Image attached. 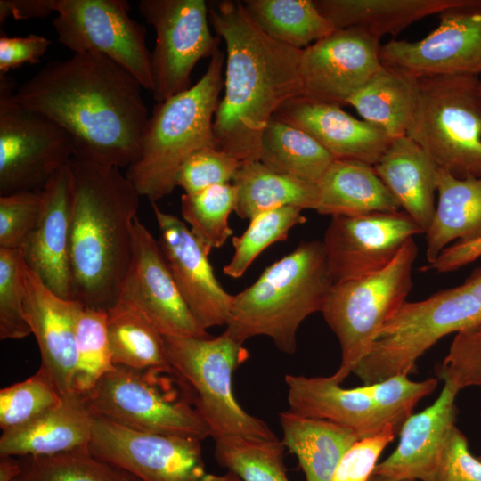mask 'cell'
Returning a JSON list of instances; mask_svg holds the SVG:
<instances>
[{
	"label": "cell",
	"instance_id": "obj_42",
	"mask_svg": "<svg viewBox=\"0 0 481 481\" xmlns=\"http://www.w3.org/2000/svg\"><path fill=\"white\" fill-rule=\"evenodd\" d=\"M29 267L20 249L0 248V339L31 334L24 304Z\"/></svg>",
	"mask_w": 481,
	"mask_h": 481
},
{
	"label": "cell",
	"instance_id": "obj_44",
	"mask_svg": "<svg viewBox=\"0 0 481 481\" xmlns=\"http://www.w3.org/2000/svg\"><path fill=\"white\" fill-rule=\"evenodd\" d=\"M241 163L218 147L201 149L180 167L175 187L182 188L185 194H194L214 185L232 183Z\"/></svg>",
	"mask_w": 481,
	"mask_h": 481
},
{
	"label": "cell",
	"instance_id": "obj_38",
	"mask_svg": "<svg viewBox=\"0 0 481 481\" xmlns=\"http://www.w3.org/2000/svg\"><path fill=\"white\" fill-rule=\"evenodd\" d=\"M108 310L84 306L76 324L77 363L72 390L87 396L115 367L108 338Z\"/></svg>",
	"mask_w": 481,
	"mask_h": 481
},
{
	"label": "cell",
	"instance_id": "obj_43",
	"mask_svg": "<svg viewBox=\"0 0 481 481\" xmlns=\"http://www.w3.org/2000/svg\"><path fill=\"white\" fill-rule=\"evenodd\" d=\"M436 386L435 378L412 381L406 375H395L359 388L371 400L385 423L391 424L399 434L416 404L432 394Z\"/></svg>",
	"mask_w": 481,
	"mask_h": 481
},
{
	"label": "cell",
	"instance_id": "obj_16",
	"mask_svg": "<svg viewBox=\"0 0 481 481\" xmlns=\"http://www.w3.org/2000/svg\"><path fill=\"white\" fill-rule=\"evenodd\" d=\"M422 233L403 210L332 216L322 241L334 284L383 269L409 240Z\"/></svg>",
	"mask_w": 481,
	"mask_h": 481
},
{
	"label": "cell",
	"instance_id": "obj_23",
	"mask_svg": "<svg viewBox=\"0 0 481 481\" xmlns=\"http://www.w3.org/2000/svg\"><path fill=\"white\" fill-rule=\"evenodd\" d=\"M459 389L448 381L436 400L412 414L402 427L395 450L372 474L395 480L430 481L450 429L455 425Z\"/></svg>",
	"mask_w": 481,
	"mask_h": 481
},
{
	"label": "cell",
	"instance_id": "obj_5",
	"mask_svg": "<svg viewBox=\"0 0 481 481\" xmlns=\"http://www.w3.org/2000/svg\"><path fill=\"white\" fill-rule=\"evenodd\" d=\"M210 58L194 85L156 104L139 158L126 169L128 180L151 203L173 192L176 173L190 156L201 149L218 147L213 124L224 87L225 54L218 49Z\"/></svg>",
	"mask_w": 481,
	"mask_h": 481
},
{
	"label": "cell",
	"instance_id": "obj_35",
	"mask_svg": "<svg viewBox=\"0 0 481 481\" xmlns=\"http://www.w3.org/2000/svg\"><path fill=\"white\" fill-rule=\"evenodd\" d=\"M255 22L274 38L299 50L336 30L312 0H246Z\"/></svg>",
	"mask_w": 481,
	"mask_h": 481
},
{
	"label": "cell",
	"instance_id": "obj_51",
	"mask_svg": "<svg viewBox=\"0 0 481 481\" xmlns=\"http://www.w3.org/2000/svg\"><path fill=\"white\" fill-rule=\"evenodd\" d=\"M57 0H0V23L8 18H45L56 12Z\"/></svg>",
	"mask_w": 481,
	"mask_h": 481
},
{
	"label": "cell",
	"instance_id": "obj_37",
	"mask_svg": "<svg viewBox=\"0 0 481 481\" xmlns=\"http://www.w3.org/2000/svg\"><path fill=\"white\" fill-rule=\"evenodd\" d=\"M215 456L219 465L241 481H289L281 441L239 436L217 439Z\"/></svg>",
	"mask_w": 481,
	"mask_h": 481
},
{
	"label": "cell",
	"instance_id": "obj_52",
	"mask_svg": "<svg viewBox=\"0 0 481 481\" xmlns=\"http://www.w3.org/2000/svg\"><path fill=\"white\" fill-rule=\"evenodd\" d=\"M20 471L18 457L0 455V481H12Z\"/></svg>",
	"mask_w": 481,
	"mask_h": 481
},
{
	"label": "cell",
	"instance_id": "obj_30",
	"mask_svg": "<svg viewBox=\"0 0 481 481\" xmlns=\"http://www.w3.org/2000/svg\"><path fill=\"white\" fill-rule=\"evenodd\" d=\"M281 443L296 455L306 481H331L350 446L361 439L352 429L289 411L279 414Z\"/></svg>",
	"mask_w": 481,
	"mask_h": 481
},
{
	"label": "cell",
	"instance_id": "obj_48",
	"mask_svg": "<svg viewBox=\"0 0 481 481\" xmlns=\"http://www.w3.org/2000/svg\"><path fill=\"white\" fill-rule=\"evenodd\" d=\"M430 481H481V461L469 452L468 439L456 425L448 433Z\"/></svg>",
	"mask_w": 481,
	"mask_h": 481
},
{
	"label": "cell",
	"instance_id": "obj_18",
	"mask_svg": "<svg viewBox=\"0 0 481 481\" xmlns=\"http://www.w3.org/2000/svg\"><path fill=\"white\" fill-rule=\"evenodd\" d=\"M379 40L361 29L348 28L336 29L303 49L302 97L347 105L382 66Z\"/></svg>",
	"mask_w": 481,
	"mask_h": 481
},
{
	"label": "cell",
	"instance_id": "obj_8",
	"mask_svg": "<svg viewBox=\"0 0 481 481\" xmlns=\"http://www.w3.org/2000/svg\"><path fill=\"white\" fill-rule=\"evenodd\" d=\"M480 322L481 304L461 285L406 301L378 331L353 373L364 385L408 376L439 339Z\"/></svg>",
	"mask_w": 481,
	"mask_h": 481
},
{
	"label": "cell",
	"instance_id": "obj_13",
	"mask_svg": "<svg viewBox=\"0 0 481 481\" xmlns=\"http://www.w3.org/2000/svg\"><path fill=\"white\" fill-rule=\"evenodd\" d=\"M138 8L156 33L151 93L157 103L188 89L198 61L218 50L204 0H141Z\"/></svg>",
	"mask_w": 481,
	"mask_h": 481
},
{
	"label": "cell",
	"instance_id": "obj_2",
	"mask_svg": "<svg viewBox=\"0 0 481 481\" xmlns=\"http://www.w3.org/2000/svg\"><path fill=\"white\" fill-rule=\"evenodd\" d=\"M208 5L209 22L226 49L224 94L213 124L217 146L240 162L259 160L270 119L285 103L303 95L302 50L263 30L242 1Z\"/></svg>",
	"mask_w": 481,
	"mask_h": 481
},
{
	"label": "cell",
	"instance_id": "obj_9",
	"mask_svg": "<svg viewBox=\"0 0 481 481\" xmlns=\"http://www.w3.org/2000/svg\"><path fill=\"white\" fill-rule=\"evenodd\" d=\"M417 255L411 239L383 269L333 284L321 313L341 349L339 367L331 375L338 383L353 373L378 331L407 301Z\"/></svg>",
	"mask_w": 481,
	"mask_h": 481
},
{
	"label": "cell",
	"instance_id": "obj_26",
	"mask_svg": "<svg viewBox=\"0 0 481 481\" xmlns=\"http://www.w3.org/2000/svg\"><path fill=\"white\" fill-rule=\"evenodd\" d=\"M401 209L425 232L436 210L439 167L407 135L393 138L373 166Z\"/></svg>",
	"mask_w": 481,
	"mask_h": 481
},
{
	"label": "cell",
	"instance_id": "obj_41",
	"mask_svg": "<svg viewBox=\"0 0 481 481\" xmlns=\"http://www.w3.org/2000/svg\"><path fill=\"white\" fill-rule=\"evenodd\" d=\"M62 395L42 367L24 381L0 390V428L25 425L58 406Z\"/></svg>",
	"mask_w": 481,
	"mask_h": 481
},
{
	"label": "cell",
	"instance_id": "obj_36",
	"mask_svg": "<svg viewBox=\"0 0 481 481\" xmlns=\"http://www.w3.org/2000/svg\"><path fill=\"white\" fill-rule=\"evenodd\" d=\"M18 458L20 471L12 481H141L96 458L88 448Z\"/></svg>",
	"mask_w": 481,
	"mask_h": 481
},
{
	"label": "cell",
	"instance_id": "obj_39",
	"mask_svg": "<svg viewBox=\"0 0 481 481\" xmlns=\"http://www.w3.org/2000/svg\"><path fill=\"white\" fill-rule=\"evenodd\" d=\"M237 189L232 183L217 184L181 197V214L192 232L205 245L221 248L232 235L228 218L234 211Z\"/></svg>",
	"mask_w": 481,
	"mask_h": 481
},
{
	"label": "cell",
	"instance_id": "obj_29",
	"mask_svg": "<svg viewBox=\"0 0 481 481\" xmlns=\"http://www.w3.org/2000/svg\"><path fill=\"white\" fill-rule=\"evenodd\" d=\"M472 0H315L336 29L357 28L380 39L397 35L427 16L467 5Z\"/></svg>",
	"mask_w": 481,
	"mask_h": 481
},
{
	"label": "cell",
	"instance_id": "obj_12",
	"mask_svg": "<svg viewBox=\"0 0 481 481\" xmlns=\"http://www.w3.org/2000/svg\"><path fill=\"white\" fill-rule=\"evenodd\" d=\"M125 0H57L53 21L58 41L74 53L104 55L151 91V53L146 29L129 15Z\"/></svg>",
	"mask_w": 481,
	"mask_h": 481
},
{
	"label": "cell",
	"instance_id": "obj_25",
	"mask_svg": "<svg viewBox=\"0 0 481 481\" xmlns=\"http://www.w3.org/2000/svg\"><path fill=\"white\" fill-rule=\"evenodd\" d=\"M289 410L352 429L361 438L379 433L387 425L371 400L359 387L346 389L332 376L287 374Z\"/></svg>",
	"mask_w": 481,
	"mask_h": 481
},
{
	"label": "cell",
	"instance_id": "obj_40",
	"mask_svg": "<svg viewBox=\"0 0 481 481\" xmlns=\"http://www.w3.org/2000/svg\"><path fill=\"white\" fill-rule=\"evenodd\" d=\"M302 210L287 206L263 212L252 218L246 231L232 238L234 253L224 266V273L234 279L241 277L266 248L286 240L293 227L306 222Z\"/></svg>",
	"mask_w": 481,
	"mask_h": 481
},
{
	"label": "cell",
	"instance_id": "obj_7",
	"mask_svg": "<svg viewBox=\"0 0 481 481\" xmlns=\"http://www.w3.org/2000/svg\"><path fill=\"white\" fill-rule=\"evenodd\" d=\"M480 81L465 75L419 78L406 135L457 178L481 177Z\"/></svg>",
	"mask_w": 481,
	"mask_h": 481
},
{
	"label": "cell",
	"instance_id": "obj_47",
	"mask_svg": "<svg viewBox=\"0 0 481 481\" xmlns=\"http://www.w3.org/2000/svg\"><path fill=\"white\" fill-rule=\"evenodd\" d=\"M391 424L355 442L341 458L331 481H368L383 450L396 436Z\"/></svg>",
	"mask_w": 481,
	"mask_h": 481
},
{
	"label": "cell",
	"instance_id": "obj_17",
	"mask_svg": "<svg viewBox=\"0 0 481 481\" xmlns=\"http://www.w3.org/2000/svg\"><path fill=\"white\" fill-rule=\"evenodd\" d=\"M118 300L137 308L163 336L211 337L183 300L159 240L137 217L133 226L132 257Z\"/></svg>",
	"mask_w": 481,
	"mask_h": 481
},
{
	"label": "cell",
	"instance_id": "obj_49",
	"mask_svg": "<svg viewBox=\"0 0 481 481\" xmlns=\"http://www.w3.org/2000/svg\"><path fill=\"white\" fill-rule=\"evenodd\" d=\"M51 41L39 35L0 37V71L5 74L24 63H35L45 53Z\"/></svg>",
	"mask_w": 481,
	"mask_h": 481
},
{
	"label": "cell",
	"instance_id": "obj_1",
	"mask_svg": "<svg viewBox=\"0 0 481 481\" xmlns=\"http://www.w3.org/2000/svg\"><path fill=\"white\" fill-rule=\"evenodd\" d=\"M143 89L110 58L82 53L45 64L16 89L15 99L68 132L74 156L120 169L140 155L150 118Z\"/></svg>",
	"mask_w": 481,
	"mask_h": 481
},
{
	"label": "cell",
	"instance_id": "obj_32",
	"mask_svg": "<svg viewBox=\"0 0 481 481\" xmlns=\"http://www.w3.org/2000/svg\"><path fill=\"white\" fill-rule=\"evenodd\" d=\"M232 183L237 189L234 212L242 219L250 221L287 206L315 209L317 184L277 172L260 160L242 162Z\"/></svg>",
	"mask_w": 481,
	"mask_h": 481
},
{
	"label": "cell",
	"instance_id": "obj_50",
	"mask_svg": "<svg viewBox=\"0 0 481 481\" xmlns=\"http://www.w3.org/2000/svg\"><path fill=\"white\" fill-rule=\"evenodd\" d=\"M481 257V240L469 242H456L444 249L436 259L428 264L426 269L437 273H448L457 270Z\"/></svg>",
	"mask_w": 481,
	"mask_h": 481
},
{
	"label": "cell",
	"instance_id": "obj_33",
	"mask_svg": "<svg viewBox=\"0 0 481 481\" xmlns=\"http://www.w3.org/2000/svg\"><path fill=\"white\" fill-rule=\"evenodd\" d=\"M259 160L277 172L317 184L334 158L309 134L273 116L262 135Z\"/></svg>",
	"mask_w": 481,
	"mask_h": 481
},
{
	"label": "cell",
	"instance_id": "obj_10",
	"mask_svg": "<svg viewBox=\"0 0 481 481\" xmlns=\"http://www.w3.org/2000/svg\"><path fill=\"white\" fill-rule=\"evenodd\" d=\"M169 363L192 391L211 437L274 441L275 434L236 401L232 375L249 352L225 332L213 338L163 336Z\"/></svg>",
	"mask_w": 481,
	"mask_h": 481
},
{
	"label": "cell",
	"instance_id": "obj_46",
	"mask_svg": "<svg viewBox=\"0 0 481 481\" xmlns=\"http://www.w3.org/2000/svg\"><path fill=\"white\" fill-rule=\"evenodd\" d=\"M43 203V189L0 196V248L20 249L36 227Z\"/></svg>",
	"mask_w": 481,
	"mask_h": 481
},
{
	"label": "cell",
	"instance_id": "obj_22",
	"mask_svg": "<svg viewBox=\"0 0 481 481\" xmlns=\"http://www.w3.org/2000/svg\"><path fill=\"white\" fill-rule=\"evenodd\" d=\"M274 116L309 134L334 159L357 160L374 166L393 140L338 105L304 97L290 100Z\"/></svg>",
	"mask_w": 481,
	"mask_h": 481
},
{
	"label": "cell",
	"instance_id": "obj_31",
	"mask_svg": "<svg viewBox=\"0 0 481 481\" xmlns=\"http://www.w3.org/2000/svg\"><path fill=\"white\" fill-rule=\"evenodd\" d=\"M419 94V77L382 62L380 69L349 100L363 120L391 138L404 136Z\"/></svg>",
	"mask_w": 481,
	"mask_h": 481
},
{
	"label": "cell",
	"instance_id": "obj_53",
	"mask_svg": "<svg viewBox=\"0 0 481 481\" xmlns=\"http://www.w3.org/2000/svg\"><path fill=\"white\" fill-rule=\"evenodd\" d=\"M461 286L481 304V267L476 268Z\"/></svg>",
	"mask_w": 481,
	"mask_h": 481
},
{
	"label": "cell",
	"instance_id": "obj_4",
	"mask_svg": "<svg viewBox=\"0 0 481 481\" xmlns=\"http://www.w3.org/2000/svg\"><path fill=\"white\" fill-rule=\"evenodd\" d=\"M333 284L322 241H303L233 296L224 332L240 344L267 336L279 350L291 355L298 327L322 312Z\"/></svg>",
	"mask_w": 481,
	"mask_h": 481
},
{
	"label": "cell",
	"instance_id": "obj_54",
	"mask_svg": "<svg viewBox=\"0 0 481 481\" xmlns=\"http://www.w3.org/2000/svg\"><path fill=\"white\" fill-rule=\"evenodd\" d=\"M368 481H414V480H395L385 476L371 474Z\"/></svg>",
	"mask_w": 481,
	"mask_h": 481
},
{
	"label": "cell",
	"instance_id": "obj_19",
	"mask_svg": "<svg viewBox=\"0 0 481 481\" xmlns=\"http://www.w3.org/2000/svg\"><path fill=\"white\" fill-rule=\"evenodd\" d=\"M158 224L159 243L175 282L189 309L207 330L226 325L233 296L215 276L208 261L212 250L178 216L151 203Z\"/></svg>",
	"mask_w": 481,
	"mask_h": 481
},
{
	"label": "cell",
	"instance_id": "obj_27",
	"mask_svg": "<svg viewBox=\"0 0 481 481\" xmlns=\"http://www.w3.org/2000/svg\"><path fill=\"white\" fill-rule=\"evenodd\" d=\"M317 190L314 210L331 217L402 210L374 167L357 160L334 159Z\"/></svg>",
	"mask_w": 481,
	"mask_h": 481
},
{
	"label": "cell",
	"instance_id": "obj_20",
	"mask_svg": "<svg viewBox=\"0 0 481 481\" xmlns=\"http://www.w3.org/2000/svg\"><path fill=\"white\" fill-rule=\"evenodd\" d=\"M72 208V175L68 164L44 186L37 224L20 250L28 267L50 290L74 300L69 263Z\"/></svg>",
	"mask_w": 481,
	"mask_h": 481
},
{
	"label": "cell",
	"instance_id": "obj_24",
	"mask_svg": "<svg viewBox=\"0 0 481 481\" xmlns=\"http://www.w3.org/2000/svg\"><path fill=\"white\" fill-rule=\"evenodd\" d=\"M95 416L86 396L75 391L62 395L61 404L32 421L3 431L0 455H51L88 448Z\"/></svg>",
	"mask_w": 481,
	"mask_h": 481
},
{
	"label": "cell",
	"instance_id": "obj_14",
	"mask_svg": "<svg viewBox=\"0 0 481 481\" xmlns=\"http://www.w3.org/2000/svg\"><path fill=\"white\" fill-rule=\"evenodd\" d=\"M88 449L141 481H241L230 471L208 472L200 440L136 431L97 416Z\"/></svg>",
	"mask_w": 481,
	"mask_h": 481
},
{
	"label": "cell",
	"instance_id": "obj_3",
	"mask_svg": "<svg viewBox=\"0 0 481 481\" xmlns=\"http://www.w3.org/2000/svg\"><path fill=\"white\" fill-rule=\"evenodd\" d=\"M69 263L73 298L108 310L118 300L141 195L119 168L73 156Z\"/></svg>",
	"mask_w": 481,
	"mask_h": 481
},
{
	"label": "cell",
	"instance_id": "obj_56",
	"mask_svg": "<svg viewBox=\"0 0 481 481\" xmlns=\"http://www.w3.org/2000/svg\"><path fill=\"white\" fill-rule=\"evenodd\" d=\"M480 91H481V81H480Z\"/></svg>",
	"mask_w": 481,
	"mask_h": 481
},
{
	"label": "cell",
	"instance_id": "obj_15",
	"mask_svg": "<svg viewBox=\"0 0 481 481\" xmlns=\"http://www.w3.org/2000/svg\"><path fill=\"white\" fill-rule=\"evenodd\" d=\"M438 26L418 41L392 39L381 45L385 64L417 77L481 75V0L446 10Z\"/></svg>",
	"mask_w": 481,
	"mask_h": 481
},
{
	"label": "cell",
	"instance_id": "obj_11",
	"mask_svg": "<svg viewBox=\"0 0 481 481\" xmlns=\"http://www.w3.org/2000/svg\"><path fill=\"white\" fill-rule=\"evenodd\" d=\"M14 80L0 75V196L42 190L75 153L71 136L15 99Z\"/></svg>",
	"mask_w": 481,
	"mask_h": 481
},
{
	"label": "cell",
	"instance_id": "obj_34",
	"mask_svg": "<svg viewBox=\"0 0 481 481\" xmlns=\"http://www.w3.org/2000/svg\"><path fill=\"white\" fill-rule=\"evenodd\" d=\"M107 329L114 365L171 366L163 335L134 306L118 300L108 309Z\"/></svg>",
	"mask_w": 481,
	"mask_h": 481
},
{
	"label": "cell",
	"instance_id": "obj_45",
	"mask_svg": "<svg viewBox=\"0 0 481 481\" xmlns=\"http://www.w3.org/2000/svg\"><path fill=\"white\" fill-rule=\"evenodd\" d=\"M436 374L459 390L481 387V322L455 333Z\"/></svg>",
	"mask_w": 481,
	"mask_h": 481
},
{
	"label": "cell",
	"instance_id": "obj_21",
	"mask_svg": "<svg viewBox=\"0 0 481 481\" xmlns=\"http://www.w3.org/2000/svg\"><path fill=\"white\" fill-rule=\"evenodd\" d=\"M83 304L61 298L29 268L24 311L41 366L62 395L72 391L77 363L76 324Z\"/></svg>",
	"mask_w": 481,
	"mask_h": 481
},
{
	"label": "cell",
	"instance_id": "obj_28",
	"mask_svg": "<svg viewBox=\"0 0 481 481\" xmlns=\"http://www.w3.org/2000/svg\"><path fill=\"white\" fill-rule=\"evenodd\" d=\"M425 234L428 264L452 241L481 240V177L461 179L439 169L437 203Z\"/></svg>",
	"mask_w": 481,
	"mask_h": 481
},
{
	"label": "cell",
	"instance_id": "obj_6",
	"mask_svg": "<svg viewBox=\"0 0 481 481\" xmlns=\"http://www.w3.org/2000/svg\"><path fill=\"white\" fill-rule=\"evenodd\" d=\"M86 399L95 416L130 429L200 441L211 436L192 391L172 366L115 365Z\"/></svg>",
	"mask_w": 481,
	"mask_h": 481
},
{
	"label": "cell",
	"instance_id": "obj_55",
	"mask_svg": "<svg viewBox=\"0 0 481 481\" xmlns=\"http://www.w3.org/2000/svg\"><path fill=\"white\" fill-rule=\"evenodd\" d=\"M481 461V455L477 457Z\"/></svg>",
	"mask_w": 481,
	"mask_h": 481
}]
</instances>
